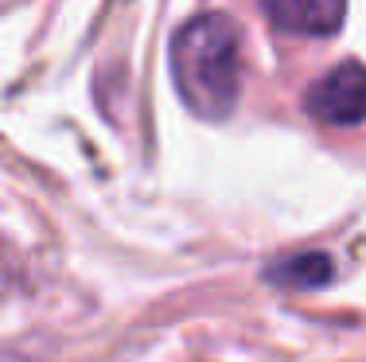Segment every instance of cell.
<instances>
[{"mask_svg":"<svg viewBox=\"0 0 366 362\" xmlns=\"http://www.w3.org/2000/svg\"><path fill=\"white\" fill-rule=\"evenodd\" d=\"M172 74L191 114L222 121L238 101V28L219 12L183 24L172 39Z\"/></svg>","mask_w":366,"mask_h":362,"instance_id":"1","label":"cell"},{"mask_svg":"<svg viewBox=\"0 0 366 362\" xmlns=\"http://www.w3.org/2000/svg\"><path fill=\"white\" fill-rule=\"evenodd\" d=\"M304 109L316 121L335 129L362 125L366 121V66L343 63L331 74H324L308 94H304Z\"/></svg>","mask_w":366,"mask_h":362,"instance_id":"2","label":"cell"},{"mask_svg":"<svg viewBox=\"0 0 366 362\" xmlns=\"http://www.w3.org/2000/svg\"><path fill=\"white\" fill-rule=\"evenodd\" d=\"M265 16L292 36H331L347 16L343 0H261Z\"/></svg>","mask_w":366,"mask_h":362,"instance_id":"3","label":"cell"},{"mask_svg":"<svg viewBox=\"0 0 366 362\" xmlns=\"http://www.w3.org/2000/svg\"><path fill=\"white\" fill-rule=\"evenodd\" d=\"M331 257L327 253H289L281 261H273L265 269L269 284H281V288H320V284L331 281Z\"/></svg>","mask_w":366,"mask_h":362,"instance_id":"4","label":"cell"}]
</instances>
